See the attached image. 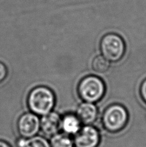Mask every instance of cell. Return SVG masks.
Masks as SVG:
<instances>
[{
	"instance_id": "6da1fadb",
	"label": "cell",
	"mask_w": 146,
	"mask_h": 147,
	"mask_svg": "<svg viewBox=\"0 0 146 147\" xmlns=\"http://www.w3.org/2000/svg\"><path fill=\"white\" fill-rule=\"evenodd\" d=\"M56 98L50 88L40 86L31 90L28 95L27 105L30 110L36 115H44L52 112Z\"/></svg>"
},
{
	"instance_id": "7a4b0ae2",
	"label": "cell",
	"mask_w": 146,
	"mask_h": 147,
	"mask_svg": "<svg viewBox=\"0 0 146 147\" xmlns=\"http://www.w3.org/2000/svg\"><path fill=\"white\" fill-rule=\"evenodd\" d=\"M105 92L106 86L103 81L95 76H86L78 85V94L85 102L93 103L98 101Z\"/></svg>"
},
{
	"instance_id": "3957f363",
	"label": "cell",
	"mask_w": 146,
	"mask_h": 147,
	"mask_svg": "<svg viewBox=\"0 0 146 147\" xmlns=\"http://www.w3.org/2000/svg\"><path fill=\"white\" fill-rule=\"evenodd\" d=\"M128 121L126 109L119 104L111 105L104 112L102 122L104 128L109 132L115 133L123 129Z\"/></svg>"
},
{
	"instance_id": "277c9868",
	"label": "cell",
	"mask_w": 146,
	"mask_h": 147,
	"mask_svg": "<svg viewBox=\"0 0 146 147\" xmlns=\"http://www.w3.org/2000/svg\"><path fill=\"white\" fill-rule=\"evenodd\" d=\"M100 48L102 56L109 61L116 62L122 59L126 51V45L121 36L109 33L102 38Z\"/></svg>"
},
{
	"instance_id": "5b68a950",
	"label": "cell",
	"mask_w": 146,
	"mask_h": 147,
	"mask_svg": "<svg viewBox=\"0 0 146 147\" xmlns=\"http://www.w3.org/2000/svg\"><path fill=\"white\" fill-rule=\"evenodd\" d=\"M40 130V119L33 113H25L19 117L17 130L21 138L28 139L38 134Z\"/></svg>"
},
{
	"instance_id": "8992f818",
	"label": "cell",
	"mask_w": 146,
	"mask_h": 147,
	"mask_svg": "<svg viewBox=\"0 0 146 147\" xmlns=\"http://www.w3.org/2000/svg\"><path fill=\"white\" fill-rule=\"evenodd\" d=\"M100 141V134L97 128L87 125L75 135L74 142L75 147H97Z\"/></svg>"
},
{
	"instance_id": "52a82bcc",
	"label": "cell",
	"mask_w": 146,
	"mask_h": 147,
	"mask_svg": "<svg viewBox=\"0 0 146 147\" xmlns=\"http://www.w3.org/2000/svg\"><path fill=\"white\" fill-rule=\"evenodd\" d=\"M61 119L57 112H49L43 115L40 120V128L46 136H53L61 129Z\"/></svg>"
},
{
	"instance_id": "ba28073f",
	"label": "cell",
	"mask_w": 146,
	"mask_h": 147,
	"mask_svg": "<svg viewBox=\"0 0 146 147\" xmlns=\"http://www.w3.org/2000/svg\"><path fill=\"white\" fill-rule=\"evenodd\" d=\"M76 115L80 121L84 125H91L97 119L98 110L93 103L84 102L78 107Z\"/></svg>"
},
{
	"instance_id": "9c48e42d",
	"label": "cell",
	"mask_w": 146,
	"mask_h": 147,
	"mask_svg": "<svg viewBox=\"0 0 146 147\" xmlns=\"http://www.w3.org/2000/svg\"><path fill=\"white\" fill-rule=\"evenodd\" d=\"M80 122L77 115L67 114L61 119V128L68 135H75L80 129Z\"/></svg>"
},
{
	"instance_id": "30bf717a",
	"label": "cell",
	"mask_w": 146,
	"mask_h": 147,
	"mask_svg": "<svg viewBox=\"0 0 146 147\" xmlns=\"http://www.w3.org/2000/svg\"><path fill=\"white\" fill-rule=\"evenodd\" d=\"M16 145L17 147H51L46 139L39 136L28 139L21 138L17 141Z\"/></svg>"
},
{
	"instance_id": "8fae6325",
	"label": "cell",
	"mask_w": 146,
	"mask_h": 147,
	"mask_svg": "<svg viewBox=\"0 0 146 147\" xmlns=\"http://www.w3.org/2000/svg\"><path fill=\"white\" fill-rule=\"evenodd\" d=\"M51 147H74V140L65 133H57L52 136Z\"/></svg>"
},
{
	"instance_id": "7c38bea8",
	"label": "cell",
	"mask_w": 146,
	"mask_h": 147,
	"mask_svg": "<svg viewBox=\"0 0 146 147\" xmlns=\"http://www.w3.org/2000/svg\"><path fill=\"white\" fill-rule=\"evenodd\" d=\"M109 61L103 56H97L93 59L92 67L95 72L103 74L108 71L109 68Z\"/></svg>"
},
{
	"instance_id": "4fadbf2b",
	"label": "cell",
	"mask_w": 146,
	"mask_h": 147,
	"mask_svg": "<svg viewBox=\"0 0 146 147\" xmlns=\"http://www.w3.org/2000/svg\"><path fill=\"white\" fill-rule=\"evenodd\" d=\"M8 76V70L3 63L0 62V83L3 82L6 80Z\"/></svg>"
},
{
	"instance_id": "5bb4252c",
	"label": "cell",
	"mask_w": 146,
	"mask_h": 147,
	"mask_svg": "<svg viewBox=\"0 0 146 147\" xmlns=\"http://www.w3.org/2000/svg\"><path fill=\"white\" fill-rule=\"evenodd\" d=\"M140 93L142 100L146 103V79L142 81L140 85Z\"/></svg>"
},
{
	"instance_id": "9a60e30c",
	"label": "cell",
	"mask_w": 146,
	"mask_h": 147,
	"mask_svg": "<svg viewBox=\"0 0 146 147\" xmlns=\"http://www.w3.org/2000/svg\"><path fill=\"white\" fill-rule=\"evenodd\" d=\"M0 147H12L6 141L0 140Z\"/></svg>"
}]
</instances>
